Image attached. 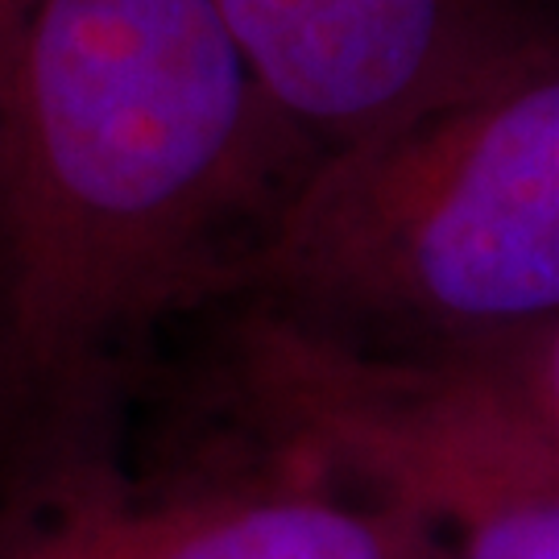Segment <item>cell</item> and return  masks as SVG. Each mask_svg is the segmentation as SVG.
<instances>
[{
	"instance_id": "1",
	"label": "cell",
	"mask_w": 559,
	"mask_h": 559,
	"mask_svg": "<svg viewBox=\"0 0 559 559\" xmlns=\"http://www.w3.org/2000/svg\"><path fill=\"white\" fill-rule=\"evenodd\" d=\"M212 0H29L0 120V493L120 456L154 340L307 175Z\"/></svg>"
},
{
	"instance_id": "2",
	"label": "cell",
	"mask_w": 559,
	"mask_h": 559,
	"mask_svg": "<svg viewBox=\"0 0 559 559\" xmlns=\"http://www.w3.org/2000/svg\"><path fill=\"white\" fill-rule=\"evenodd\" d=\"M224 307L381 357L559 320V38L316 162Z\"/></svg>"
},
{
	"instance_id": "3",
	"label": "cell",
	"mask_w": 559,
	"mask_h": 559,
	"mask_svg": "<svg viewBox=\"0 0 559 559\" xmlns=\"http://www.w3.org/2000/svg\"><path fill=\"white\" fill-rule=\"evenodd\" d=\"M265 100L316 158L357 150L531 59L535 0H212Z\"/></svg>"
},
{
	"instance_id": "4",
	"label": "cell",
	"mask_w": 559,
	"mask_h": 559,
	"mask_svg": "<svg viewBox=\"0 0 559 559\" xmlns=\"http://www.w3.org/2000/svg\"><path fill=\"white\" fill-rule=\"evenodd\" d=\"M0 559H448L390 506L270 460L141 480L124 460L0 493Z\"/></svg>"
},
{
	"instance_id": "5",
	"label": "cell",
	"mask_w": 559,
	"mask_h": 559,
	"mask_svg": "<svg viewBox=\"0 0 559 559\" xmlns=\"http://www.w3.org/2000/svg\"><path fill=\"white\" fill-rule=\"evenodd\" d=\"M415 522L448 559H559V464H477L431 480Z\"/></svg>"
},
{
	"instance_id": "6",
	"label": "cell",
	"mask_w": 559,
	"mask_h": 559,
	"mask_svg": "<svg viewBox=\"0 0 559 559\" xmlns=\"http://www.w3.org/2000/svg\"><path fill=\"white\" fill-rule=\"evenodd\" d=\"M436 360L514 436L559 456V320Z\"/></svg>"
},
{
	"instance_id": "7",
	"label": "cell",
	"mask_w": 559,
	"mask_h": 559,
	"mask_svg": "<svg viewBox=\"0 0 559 559\" xmlns=\"http://www.w3.org/2000/svg\"><path fill=\"white\" fill-rule=\"evenodd\" d=\"M25 13H29V0H0V120H4V104H9L13 67H17V46H21V29H25Z\"/></svg>"
}]
</instances>
